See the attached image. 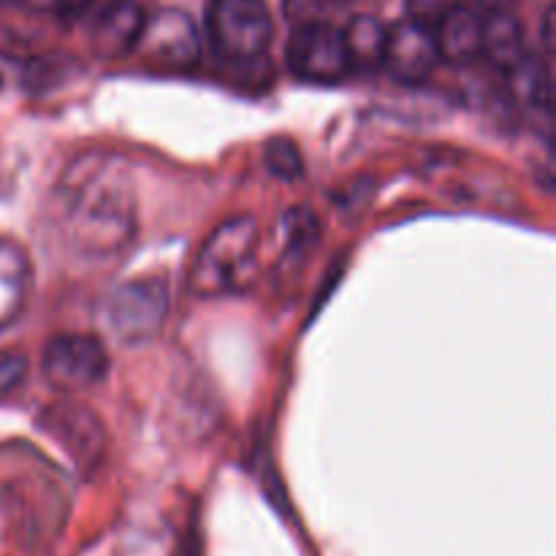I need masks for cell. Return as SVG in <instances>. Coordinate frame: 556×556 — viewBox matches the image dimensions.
Listing matches in <instances>:
<instances>
[{"label": "cell", "mask_w": 556, "mask_h": 556, "mask_svg": "<svg viewBox=\"0 0 556 556\" xmlns=\"http://www.w3.org/2000/svg\"><path fill=\"white\" fill-rule=\"evenodd\" d=\"M14 3H22V0H0V5H14Z\"/></svg>", "instance_id": "obj_24"}, {"label": "cell", "mask_w": 556, "mask_h": 556, "mask_svg": "<svg viewBox=\"0 0 556 556\" xmlns=\"http://www.w3.org/2000/svg\"><path fill=\"white\" fill-rule=\"evenodd\" d=\"M139 47L147 58L166 68H190L201 58V33L190 14L179 9H163L147 16Z\"/></svg>", "instance_id": "obj_8"}, {"label": "cell", "mask_w": 556, "mask_h": 556, "mask_svg": "<svg viewBox=\"0 0 556 556\" xmlns=\"http://www.w3.org/2000/svg\"><path fill=\"white\" fill-rule=\"evenodd\" d=\"M47 432L65 448V454L76 462V467H92L103 456V427L87 407L54 405L47 407Z\"/></svg>", "instance_id": "obj_9"}, {"label": "cell", "mask_w": 556, "mask_h": 556, "mask_svg": "<svg viewBox=\"0 0 556 556\" xmlns=\"http://www.w3.org/2000/svg\"><path fill=\"white\" fill-rule=\"evenodd\" d=\"M516 0H470L472 9H478L481 14H500V11H514Z\"/></svg>", "instance_id": "obj_20"}, {"label": "cell", "mask_w": 556, "mask_h": 556, "mask_svg": "<svg viewBox=\"0 0 556 556\" xmlns=\"http://www.w3.org/2000/svg\"><path fill=\"white\" fill-rule=\"evenodd\" d=\"M342 47H345L348 65L362 74L383 68V49H386V25L372 14H356L342 27Z\"/></svg>", "instance_id": "obj_14"}, {"label": "cell", "mask_w": 556, "mask_h": 556, "mask_svg": "<svg viewBox=\"0 0 556 556\" xmlns=\"http://www.w3.org/2000/svg\"><path fill=\"white\" fill-rule=\"evenodd\" d=\"M33 264L27 250L14 239H0V331L22 318L30 299Z\"/></svg>", "instance_id": "obj_12"}, {"label": "cell", "mask_w": 556, "mask_h": 556, "mask_svg": "<svg viewBox=\"0 0 556 556\" xmlns=\"http://www.w3.org/2000/svg\"><path fill=\"white\" fill-rule=\"evenodd\" d=\"M286 63L296 79L309 85H340L351 74L342 33L331 22L293 27L286 43Z\"/></svg>", "instance_id": "obj_6"}, {"label": "cell", "mask_w": 556, "mask_h": 556, "mask_svg": "<svg viewBox=\"0 0 556 556\" xmlns=\"http://www.w3.org/2000/svg\"><path fill=\"white\" fill-rule=\"evenodd\" d=\"M168 315V286L157 277L130 280L109 296L106 320L123 345H144L161 334Z\"/></svg>", "instance_id": "obj_5"}, {"label": "cell", "mask_w": 556, "mask_h": 556, "mask_svg": "<svg viewBox=\"0 0 556 556\" xmlns=\"http://www.w3.org/2000/svg\"><path fill=\"white\" fill-rule=\"evenodd\" d=\"M204 27L217 58L233 65L255 63L275 41V20L266 0H210Z\"/></svg>", "instance_id": "obj_3"}, {"label": "cell", "mask_w": 556, "mask_h": 556, "mask_svg": "<svg viewBox=\"0 0 556 556\" xmlns=\"http://www.w3.org/2000/svg\"><path fill=\"white\" fill-rule=\"evenodd\" d=\"M258 223L233 215L210 231L188 271V291L195 299H220L253 282L258 269Z\"/></svg>", "instance_id": "obj_2"}, {"label": "cell", "mask_w": 556, "mask_h": 556, "mask_svg": "<svg viewBox=\"0 0 556 556\" xmlns=\"http://www.w3.org/2000/svg\"><path fill=\"white\" fill-rule=\"evenodd\" d=\"M144 25L147 14L139 0H112L92 25V49L106 60L130 54L144 36Z\"/></svg>", "instance_id": "obj_10"}, {"label": "cell", "mask_w": 556, "mask_h": 556, "mask_svg": "<svg viewBox=\"0 0 556 556\" xmlns=\"http://www.w3.org/2000/svg\"><path fill=\"white\" fill-rule=\"evenodd\" d=\"M27 369H30V362H27L25 353L0 351V396L14 394L25 383Z\"/></svg>", "instance_id": "obj_18"}, {"label": "cell", "mask_w": 556, "mask_h": 556, "mask_svg": "<svg viewBox=\"0 0 556 556\" xmlns=\"http://www.w3.org/2000/svg\"><path fill=\"white\" fill-rule=\"evenodd\" d=\"M264 163L266 168H269L271 177L286 179V182H293V179H299L304 174L302 152H299V147L293 144L291 139H286V136H277V139L266 141Z\"/></svg>", "instance_id": "obj_16"}, {"label": "cell", "mask_w": 556, "mask_h": 556, "mask_svg": "<svg viewBox=\"0 0 556 556\" xmlns=\"http://www.w3.org/2000/svg\"><path fill=\"white\" fill-rule=\"evenodd\" d=\"M510 85H514V98L521 106L548 114V109H552V76H548L546 63L527 54L521 65L510 71Z\"/></svg>", "instance_id": "obj_15"}, {"label": "cell", "mask_w": 556, "mask_h": 556, "mask_svg": "<svg viewBox=\"0 0 556 556\" xmlns=\"http://www.w3.org/2000/svg\"><path fill=\"white\" fill-rule=\"evenodd\" d=\"M438 58L445 63L467 65L481 58L483 41V14L470 3H456L434 22L432 27Z\"/></svg>", "instance_id": "obj_11"}, {"label": "cell", "mask_w": 556, "mask_h": 556, "mask_svg": "<svg viewBox=\"0 0 556 556\" xmlns=\"http://www.w3.org/2000/svg\"><path fill=\"white\" fill-rule=\"evenodd\" d=\"M552 25H554V11L548 9L543 16V43H546V52H552Z\"/></svg>", "instance_id": "obj_23"}, {"label": "cell", "mask_w": 556, "mask_h": 556, "mask_svg": "<svg viewBox=\"0 0 556 556\" xmlns=\"http://www.w3.org/2000/svg\"><path fill=\"white\" fill-rule=\"evenodd\" d=\"M109 364L106 345L81 331L52 337L41 353L43 380L63 394H79L101 386L109 375Z\"/></svg>", "instance_id": "obj_4"}, {"label": "cell", "mask_w": 556, "mask_h": 556, "mask_svg": "<svg viewBox=\"0 0 556 556\" xmlns=\"http://www.w3.org/2000/svg\"><path fill=\"white\" fill-rule=\"evenodd\" d=\"M92 3H96V0H65L60 14H63L65 20H76V16L85 14L87 9H92Z\"/></svg>", "instance_id": "obj_21"}, {"label": "cell", "mask_w": 556, "mask_h": 556, "mask_svg": "<svg viewBox=\"0 0 556 556\" xmlns=\"http://www.w3.org/2000/svg\"><path fill=\"white\" fill-rule=\"evenodd\" d=\"M54 226L81 258H112L136 233V188L128 163L92 150L74 157L54 185Z\"/></svg>", "instance_id": "obj_1"}, {"label": "cell", "mask_w": 556, "mask_h": 556, "mask_svg": "<svg viewBox=\"0 0 556 556\" xmlns=\"http://www.w3.org/2000/svg\"><path fill=\"white\" fill-rule=\"evenodd\" d=\"M22 3H27L36 11H60L65 0H22Z\"/></svg>", "instance_id": "obj_22"}, {"label": "cell", "mask_w": 556, "mask_h": 556, "mask_svg": "<svg viewBox=\"0 0 556 556\" xmlns=\"http://www.w3.org/2000/svg\"><path fill=\"white\" fill-rule=\"evenodd\" d=\"M331 9H334V0H282V16L293 27L329 22Z\"/></svg>", "instance_id": "obj_17"}, {"label": "cell", "mask_w": 556, "mask_h": 556, "mask_svg": "<svg viewBox=\"0 0 556 556\" xmlns=\"http://www.w3.org/2000/svg\"><path fill=\"white\" fill-rule=\"evenodd\" d=\"M456 3H459V0H407V20L418 22V25L432 30L434 22Z\"/></svg>", "instance_id": "obj_19"}, {"label": "cell", "mask_w": 556, "mask_h": 556, "mask_svg": "<svg viewBox=\"0 0 556 556\" xmlns=\"http://www.w3.org/2000/svg\"><path fill=\"white\" fill-rule=\"evenodd\" d=\"M438 47L432 30L413 20H396L386 25L383 71L402 85H424L438 68Z\"/></svg>", "instance_id": "obj_7"}, {"label": "cell", "mask_w": 556, "mask_h": 556, "mask_svg": "<svg viewBox=\"0 0 556 556\" xmlns=\"http://www.w3.org/2000/svg\"><path fill=\"white\" fill-rule=\"evenodd\" d=\"M525 27L516 20L514 11H500V14H483V41L481 58H486L494 68L510 71L521 65L527 58Z\"/></svg>", "instance_id": "obj_13"}]
</instances>
